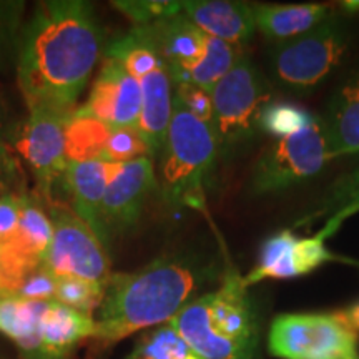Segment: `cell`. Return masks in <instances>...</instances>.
Listing matches in <instances>:
<instances>
[{
    "mask_svg": "<svg viewBox=\"0 0 359 359\" xmlns=\"http://www.w3.org/2000/svg\"><path fill=\"white\" fill-rule=\"evenodd\" d=\"M226 269L217 255L188 248L161 255L135 271L111 273L93 339L105 348L165 325Z\"/></svg>",
    "mask_w": 359,
    "mask_h": 359,
    "instance_id": "cell-2",
    "label": "cell"
},
{
    "mask_svg": "<svg viewBox=\"0 0 359 359\" xmlns=\"http://www.w3.org/2000/svg\"><path fill=\"white\" fill-rule=\"evenodd\" d=\"M17 165L11 151H8L4 128H0V196L7 195L17 178Z\"/></svg>",
    "mask_w": 359,
    "mask_h": 359,
    "instance_id": "cell-34",
    "label": "cell"
},
{
    "mask_svg": "<svg viewBox=\"0 0 359 359\" xmlns=\"http://www.w3.org/2000/svg\"><path fill=\"white\" fill-rule=\"evenodd\" d=\"M22 195L7 193L0 196V245H6L15 236L20 219Z\"/></svg>",
    "mask_w": 359,
    "mask_h": 359,
    "instance_id": "cell-33",
    "label": "cell"
},
{
    "mask_svg": "<svg viewBox=\"0 0 359 359\" xmlns=\"http://www.w3.org/2000/svg\"><path fill=\"white\" fill-rule=\"evenodd\" d=\"M4 122H6V109H4V102L0 100V128H4Z\"/></svg>",
    "mask_w": 359,
    "mask_h": 359,
    "instance_id": "cell-37",
    "label": "cell"
},
{
    "mask_svg": "<svg viewBox=\"0 0 359 359\" xmlns=\"http://www.w3.org/2000/svg\"><path fill=\"white\" fill-rule=\"evenodd\" d=\"M135 27H148L183 12V2L177 0H118L111 2Z\"/></svg>",
    "mask_w": 359,
    "mask_h": 359,
    "instance_id": "cell-29",
    "label": "cell"
},
{
    "mask_svg": "<svg viewBox=\"0 0 359 359\" xmlns=\"http://www.w3.org/2000/svg\"><path fill=\"white\" fill-rule=\"evenodd\" d=\"M52 233L50 215L45 212L43 206H40L39 201L32 196L22 195L19 226H17L15 236L6 245L37 268L43 263L45 255L50 248Z\"/></svg>",
    "mask_w": 359,
    "mask_h": 359,
    "instance_id": "cell-23",
    "label": "cell"
},
{
    "mask_svg": "<svg viewBox=\"0 0 359 359\" xmlns=\"http://www.w3.org/2000/svg\"><path fill=\"white\" fill-rule=\"evenodd\" d=\"M351 40V17L334 12L309 32L275 45L269 57L273 79L290 92H311L341 64Z\"/></svg>",
    "mask_w": 359,
    "mask_h": 359,
    "instance_id": "cell-7",
    "label": "cell"
},
{
    "mask_svg": "<svg viewBox=\"0 0 359 359\" xmlns=\"http://www.w3.org/2000/svg\"><path fill=\"white\" fill-rule=\"evenodd\" d=\"M110 127L85 114L80 109L72 111L65 127L67 160L87 161L102 160L103 147L110 135Z\"/></svg>",
    "mask_w": 359,
    "mask_h": 359,
    "instance_id": "cell-24",
    "label": "cell"
},
{
    "mask_svg": "<svg viewBox=\"0 0 359 359\" xmlns=\"http://www.w3.org/2000/svg\"><path fill=\"white\" fill-rule=\"evenodd\" d=\"M105 286L107 285H102V283L88 281L83 278H58L55 302L92 314L102 306Z\"/></svg>",
    "mask_w": 359,
    "mask_h": 359,
    "instance_id": "cell-28",
    "label": "cell"
},
{
    "mask_svg": "<svg viewBox=\"0 0 359 359\" xmlns=\"http://www.w3.org/2000/svg\"><path fill=\"white\" fill-rule=\"evenodd\" d=\"M175 100L182 107H185L191 115H195L201 122L208 123L212 127L213 103L210 92L193 87V85H177L175 87Z\"/></svg>",
    "mask_w": 359,
    "mask_h": 359,
    "instance_id": "cell-32",
    "label": "cell"
},
{
    "mask_svg": "<svg viewBox=\"0 0 359 359\" xmlns=\"http://www.w3.org/2000/svg\"><path fill=\"white\" fill-rule=\"evenodd\" d=\"M57 283L58 278L40 264L25 278L15 296L29 302H55Z\"/></svg>",
    "mask_w": 359,
    "mask_h": 359,
    "instance_id": "cell-31",
    "label": "cell"
},
{
    "mask_svg": "<svg viewBox=\"0 0 359 359\" xmlns=\"http://www.w3.org/2000/svg\"><path fill=\"white\" fill-rule=\"evenodd\" d=\"M125 359H205L180 336L170 323L147 330Z\"/></svg>",
    "mask_w": 359,
    "mask_h": 359,
    "instance_id": "cell-25",
    "label": "cell"
},
{
    "mask_svg": "<svg viewBox=\"0 0 359 359\" xmlns=\"http://www.w3.org/2000/svg\"><path fill=\"white\" fill-rule=\"evenodd\" d=\"M218 161V143L208 123L173 100L167 138L158 154L156 183L172 208H190L206 215V191Z\"/></svg>",
    "mask_w": 359,
    "mask_h": 359,
    "instance_id": "cell-4",
    "label": "cell"
},
{
    "mask_svg": "<svg viewBox=\"0 0 359 359\" xmlns=\"http://www.w3.org/2000/svg\"><path fill=\"white\" fill-rule=\"evenodd\" d=\"M243 276L226 269L217 290L196 296L168 323L205 359H255L259 330Z\"/></svg>",
    "mask_w": 359,
    "mask_h": 359,
    "instance_id": "cell-3",
    "label": "cell"
},
{
    "mask_svg": "<svg viewBox=\"0 0 359 359\" xmlns=\"http://www.w3.org/2000/svg\"><path fill=\"white\" fill-rule=\"evenodd\" d=\"M140 158H155L154 151L137 127L110 130L102 160L109 163H130Z\"/></svg>",
    "mask_w": 359,
    "mask_h": 359,
    "instance_id": "cell-27",
    "label": "cell"
},
{
    "mask_svg": "<svg viewBox=\"0 0 359 359\" xmlns=\"http://www.w3.org/2000/svg\"><path fill=\"white\" fill-rule=\"evenodd\" d=\"M69 116L50 109H30L15 137L17 151L47 200H50L58 180H64L69 165L65 145Z\"/></svg>",
    "mask_w": 359,
    "mask_h": 359,
    "instance_id": "cell-11",
    "label": "cell"
},
{
    "mask_svg": "<svg viewBox=\"0 0 359 359\" xmlns=\"http://www.w3.org/2000/svg\"><path fill=\"white\" fill-rule=\"evenodd\" d=\"M95 330L92 314L50 302L40 325L43 359H69L79 343L95 336Z\"/></svg>",
    "mask_w": 359,
    "mask_h": 359,
    "instance_id": "cell-18",
    "label": "cell"
},
{
    "mask_svg": "<svg viewBox=\"0 0 359 359\" xmlns=\"http://www.w3.org/2000/svg\"><path fill=\"white\" fill-rule=\"evenodd\" d=\"M183 13L206 35L238 47L257 34L253 6L238 0H183Z\"/></svg>",
    "mask_w": 359,
    "mask_h": 359,
    "instance_id": "cell-15",
    "label": "cell"
},
{
    "mask_svg": "<svg viewBox=\"0 0 359 359\" xmlns=\"http://www.w3.org/2000/svg\"><path fill=\"white\" fill-rule=\"evenodd\" d=\"M80 110L95 116L111 130L137 127L142 110L140 82L118 62L105 57L88 100Z\"/></svg>",
    "mask_w": 359,
    "mask_h": 359,
    "instance_id": "cell-14",
    "label": "cell"
},
{
    "mask_svg": "<svg viewBox=\"0 0 359 359\" xmlns=\"http://www.w3.org/2000/svg\"><path fill=\"white\" fill-rule=\"evenodd\" d=\"M52 219V243L43 266L57 278H83L107 285L110 280L109 248L83 219L58 205L48 206Z\"/></svg>",
    "mask_w": 359,
    "mask_h": 359,
    "instance_id": "cell-10",
    "label": "cell"
},
{
    "mask_svg": "<svg viewBox=\"0 0 359 359\" xmlns=\"http://www.w3.org/2000/svg\"><path fill=\"white\" fill-rule=\"evenodd\" d=\"M313 114L293 103L271 102L262 115V133L271 135L273 138L285 137L308 125Z\"/></svg>",
    "mask_w": 359,
    "mask_h": 359,
    "instance_id": "cell-30",
    "label": "cell"
},
{
    "mask_svg": "<svg viewBox=\"0 0 359 359\" xmlns=\"http://www.w3.org/2000/svg\"><path fill=\"white\" fill-rule=\"evenodd\" d=\"M158 190L151 158L116 163L102 206V238L109 248L114 236L132 230L142 217L148 196Z\"/></svg>",
    "mask_w": 359,
    "mask_h": 359,
    "instance_id": "cell-12",
    "label": "cell"
},
{
    "mask_svg": "<svg viewBox=\"0 0 359 359\" xmlns=\"http://www.w3.org/2000/svg\"><path fill=\"white\" fill-rule=\"evenodd\" d=\"M24 13V0H0V74L15 65Z\"/></svg>",
    "mask_w": 359,
    "mask_h": 359,
    "instance_id": "cell-26",
    "label": "cell"
},
{
    "mask_svg": "<svg viewBox=\"0 0 359 359\" xmlns=\"http://www.w3.org/2000/svg\"><path fill=\"white\" fill-rule=\"evenodd\" d=\"M50 302H29L15 294L0 296V334L13 341L22 359H43L40 325Z\"/></svg>",
    "mask_w": 359,
    "mask_h": 359,
    "instance_id": "cell-20",
    "label": "cell"
},
{
    "mask_svg": "<svg viewBox=\"0 0 359 359\" xmlns=\"http://www.w3.org/2000/svg\"><path fill=\"white\" fill-rule=\"evenodd\" d=\"M213 103L212 130L218 143V158L231 160L262 135V115L271 103L263 74L248 57L240 55L210 92Z\"/></svg>",
    "mask_w": 359,
    "mask_h": 359,
    "instance_id": "cell-6",
    "label": "cell"
},
{
    "mask_svg": "<svg viewBox=\"0 0 359 359\" xmlns=\"http://www.w3.org/2000/svg\"><path fill=\"white\" fill-rule=\"evenodd\" d=\"M333 160L323 116L285 137L273 138L255 161L248 190L253 196L273 195L294 188L323 172Z\"/></svg>",
    "mask_w": 359,
    "mask_h": 359,
    "instance_id": "cell-8",
    "label": "cell"
},
{
    "mask_svg": "<svg viewBox=\"0 0 359 359\" xmlns=\"http://www.w3.org/2000/svg\"><path fill=\"white\" fill-rule=\"evenodd\" d=\"M334 259L320 235L299 238L291 230H283L264 241L257 266L246 273L243 283L250 288L264 280H291L309 275Z\"/></svg>",
    "mask_w": 359,
    "mask_h": 359,
    "instance_id": "cell-13",
    "label": "cell"
},
{
    "mask_svg": "<svg viewBox=\"0 0 359 359\" xmlns=\"http://www.w3.org/2000/svg\"><path fill=\"white\" fill-rule=\"evenodd\" d=\"M142 88V110L137 128L155 156H158L173 115L175 83L167 67H160L138 80Z\"/></svg>",
    "mask_w": 359,
    "mask_h": 359,
    "instance_id": "cell-17",
    "label": "cell"
},
{
    "mask_svg": "<svg viewBox=\"0 0 359 359\" xmlns=\"http://www.w3.org/2000/svg\"><path fill=\"white\" fill-rule=\"evenodd\" d=\"M115 167L116 163L105 160L69 161L64 177L74 213L97 233L102 243V206Z\"/></svg>",
    "mask_w": 359,
    "mask_h": 359,
    "instance_id": "cell-16",
    "label": "cell"
},
{
    "mask_svg": "<svg viewBox=\"0 0 359 359\" xmlns=\"http://www.w3.org/2000/svg\"><path fill=\"white\" fill-rule=\"evenodd\" d=\"M341 6H343V11L346 12V15H348V13H354V12L359 11V2H358V0H356V2H343V4H341Z\"/></svg>",
    "mask_w": 359,
    "mask_h": 359,
    "instance_id": "cell-36",
    "label": "cell"
},
{
    "mask_svg": "<svg viewBox=\"0 0 359 359\" xmlns=\"http://www.w3.org/2000/svg\"><path fill=\"white\" fill-rule=\"evenodd\" d=\"M344 262H348V263H353V264H356V266L359 268V262H351V259H344Z\"/></svg>",
    "mask_w": 359,
    "mask_h": 359,
    "instance_id": "cell-38",
    "label": "cell"
},
{
    "mask_svg": "<svg viewBox=\"0 0 359 359\" xmlns=\"http://www.w3.org/2000/svg\"><path fill=\"white\" fill-rule=\"evenodd\" d=\"M323 122L333 158L359 154V69L336 90Z\"/></svg>",
    "mask_w": 359,
    "mask_h": 359,
    "instance_id": "cell-21",
    "label": "cell"
},
{
    "mask_svg": "<svg viewBox=\"0 0 359 359\" xmlns=\"http://www.w3.org/2000/svg\"><path fill=\"white\" fill-rule=\"evenodd\" d=\"M105 34L83 0H45L22 27L17 83L30 109L70 115L103 53Z\"/></svg>",
    "mask_w": 359,
    "mask_h": 359,
    "instance_id": "cell-1",
    "label": "cell"
},
{
    "mask_svg": "<svg viewBox=\"0 0 359 359\" xmlns=\"http://www.w3.org/2000/svg\"><path fill=\"white\" fill-rule=\"evenodd\" d=\"M359 213V167L338 178V182L331 185L326 191L325 198L320 201L318 208H314L306 217L299 218L294 228L306 226L316 222H323L320 235L323 240H327L339 230L341 224L348 218Z\"/></svg>",
    "mask_w": 359,
    "mask_h": 359,
    "instance_id": "cell-22",
    "label": "cell"
},
{
    "mask_svg": "<svg viewBox=\"0 0 359 359\" xmlns=\"http://www.w3.org/2000/svg\"><path fill=\"white\" fill-rule=\"evenodd\" d=\"M334 314L344 323V325L353 327L354 331H359V302L353 303L351 306L341 309V311L334 313Z\"/></svg>",
    "mask_w": 359,
    "mask_h": 359,
    "instance_id": "cell-35",
    "label": "cell"
},
{
    "mask_svg": "<svg viewBox=\"0 0 359 359\" xmlns=\"http://www.w3.org/2000/svg\"><path fill=\"white\" fill-rule=\"evenodd\" d=\"M336 11L325 4H290V6H253L255 25L268 40L286 42L309 32L330 19Z\"/></svg>",
    "mask_w": 359,
    "mask_h": 359,
    "instance_id": "cell-19",
    "label": "cell"
},
{
    "mask_svg": "<svg viewBox=\"0 0 359 359\" xmlns=\"http://www.w3.org/2000/svg\"><path fill=\"white\" fill-rule=\"evenodd\" d=\"M268 348L280 359H359V336L334 313L280 314L269 327Z\"/></svg>",
    "mask_w": 359,
    "mask_h": 359,
    "instance_id": "cell-9",
    "label": "cell"
},
{
    "mask_svg": "<svg viewBox=\"0 0 359 359\" xmlns=\"http://www.w3.org/2000/svg\"><path fill=\"white\" fill-rule=\"evenodd\" d=\"M135 29L145 35L163 60L175 87L193 85L212 92L240 57L236 47L206 35L183 12Z\"/></svg>",
    "mask_w": 359,
    "mask_h": 359,
    "instance_id": "cell-5",
    "label": "cell"
}]
</instances>
